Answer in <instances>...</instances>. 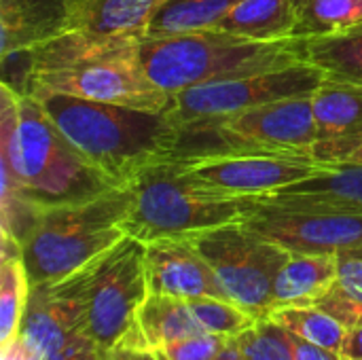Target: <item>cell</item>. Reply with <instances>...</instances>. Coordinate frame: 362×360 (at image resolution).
<instances>
[{
	"instance_id": "obj_23",
	"label": "cell",
	"mask_w": 362,
	"mask_h": 360,
	"mask_svg": "<svg viewBox=\"0 0 362 360\" xmlns=\"http://www.w3.org/2000/svg\"><path fill=\"white\" fill-rule=\"evenodd\" d=\"M362 25V0H299L295 38L346 34Z\"/></svg>"
},
{
	"instance_id": "obj_29",
	"label": "cell",
	"mask_w": 362,
	"mask_h": 360,
	"mask_svg": "<svg viewBox=\"0 0 362 360\" xmlns=\"http://www.w3.org/2000/svg\"><path fill=\"white\" fill-rule=\"evenodd\" d=\"M229 339L231 337L225 335L202 333L165 344L159 350H155V354L159 360H214Z\"/></svg>"
},
{
	"instance_id": "obj_16",
	"label": "cell",
	"mask_w": 362,
	"mask_h": 360,
	"mask_svg": "<svg viewBox=\"0 0 362 360\" xmlns=\"http://www.w3.org/2000/svg\"><path fill=\"white\" fill-rule=\"evenodd\" d=\"M250 199L297 210L362 214V163L322 168L308 180H301L278 193Z\"/></svg>"
},
{
	"instance_id": "obj_6",
	"label": "cell",
	"mask_w": 362,
	"mask_h": 360,
	"mask_svg": "<svg viewBox=\"0 0 362 360\" xmlns=\"http://www.w3.org/2000/svg\"><path fill=\"white\" fill-rule=\"evenodd\" d=\"M127 187L132 189V206L123 231L142 244L193 238L244 221L252 206L244 197H221L204 191L178 159L148 166Z\"/></svg>"
},
{
	"instance_id": "obj_3",
	"label": "cell",
	"mask_w": 362,
	"mask_h": 360,
	"mask_svg": "<svg viewBox=\"0 0 362 360\" xmlns=\"http://www.w3.org/2000/svg\"><path fill=\"white\" fill-rule=\"evenodd\" d=\"M42 104L72 146L117 187H127L148 166L172 159L178 125L168 112L70 95H47Z\"/></svg>"
},
{
	"instance_id": "obj_24",
	"label": "cell",
	"mask_w": 362,
	"mask_h": 360,
	"mask_svg": "<svg viewBox=\"0 0 362 360\" xmlns=\"http://www.w3.org/2000/svg\"><path fill=\"white\" fill-rule=\"evenodd\" d=\"M238 2L240 0H172L153 17L144 36H170L214 28Z\"/></svg>"
},
{
	"instance_id": "obj_25",
	"label": "cell",
	"mask_w": 362,
	"mask_h": 360,
	"mask_svg": "<svg viewBox=\"0 0 362 360\" xmlns=\"http://www.w3.org/2000/svg\"><path fill=\"white\" fill-rule=\"evenodd\" d=\"M32 282L21 255L2 257L0 265V346L17 337Z\"/></svg>"
},
{
	"instance_id": "obj_7",
	"label": "cell",
	"mask_w": 362,
	"mask_h": 360,
	"mask_svg": "<svg viewBox=\"0 0 362 360\" xmlns=\"http://www.w3.org/2000/svg\"><path fill=\"white\" fill-rule=\"evenodd\" d=\"M314 95V93H312ZM312 95L284 98L227 117L178 125L172 159L193 161L223 155L291 153L312 155L316 123Z\"/></svg>"
},
{
	"instance_id": "obj_15",
	"label": "cell",
	"mask_w": 362,
	"mask_h": 360,
	"mask_svg": "<svg viewBox=\"0 0 362 360\" xmlns=\"http://www.w3.org/2000/svg\"><path fill=\"white\" fill-rule=\"evenodd\" d=\"M144 246L148 295L174 299H227L212 267L191 238H168Z\"/></svg>"
},
{
	"instance_id": "obj_39",
	"label": "cell",
	"mask_w": 362,
	"mask_h": 360,
	"mask_svg": "<svg viewBox=\"0 0 362 360\" xmlns=\"http://www.w3.org/2000/svg\"><path fill=\"white\" fill-rule=\"evenodd\" d=\"M352 32H361V34H362V25H358V28H354Z\"/></svg>"
},
{
	"instance_id": "obj_11",
	"label": "cell",
	"mask_w": 362,
	"mask_h": 360,
	"mask_svg": "<svg viewBox=\"0 0 362 360\" xmlns=\"http://www.w3.org/2000/svg\"><path fill=\"white\" fill-rule=\"evenodd\" d=\"M204 191L221 197H265L316 176L322 166L310 155L252 153L182 161Z\"/></svg>"
},
{
	"instance_id": "obj_38",
	"label": "cell",
	"mask_w": 362,
	"mask_h": 360,
	"mask_svg": "<svg viewBox=\"0 0 362 360\" xmlns=\"http://www.w3.org/2000/svg\"><path fill=\"white\" fill-rule=\"evenodd\" d=\"M348 163H362V146L352 155V159H350Z\"/></svg>"
},
{
	"instance_id": "obj_1",
	"label": "cell",
	"mask_w": 362,
	"mask_h": 360,
	"mask_svg": "<svg viewBox=\"0 0 362 360\" xmlns=\"http://www.w3.org/2000/svg\"><path fill=\"white\" fill-rule=\"evenodd\" d=\"M140 42L142 36L136 34L68 30L23 53L25 64L17 91L38 100L70 95L168 112L172 95L148 76Z\"/></svg>"
},
{
	"instance_id": "obj_27",
	"label": "cell",
	"mask_w": 362,
	"mask_h": 360,
	"mask_svg": "<svg viewBox=\"0 0 362 360\" xmlns=\"http://www.w3.org/2000/svg\"><path fill=\"white\" fill-rule=\"evenodd\" d=\"M187 301H189L199 327L204 329V333L240 337L244 331L252 329L259 323L246 310H242L240 306H235L227 299L204 297V299H187Z\"/></svg>"
},
{
	"instance_id": "obj_26",
	"label": "cell",
	"mask_w": 362,
	"mask_h": 360,
	"mask_svg": "<svg viewBox=\"0 0 362 360\" xmlns=\"http://www.w3.org/2000/svg\"><path fill=\"white\" fill-rule=\"evenodd\" d=\"M269 318L274 323H278L280 327H284L286 331H291L312 344L329 348L333 352H341L344 342L348 337V329L337 318H333L331 314L320 310L318 306L280 308V310H274L269 314Z\"/></svg>"
},
{
	"instance_id": "obj_31",
	"label": "cell",
	"mask_w": 362,
	"mask_h": 360,
	"mask_svg": "<svg viewBox=\"0 0 362 360\" xmlns=\"http://www.w3.org/2000/svg\"><path fill=\"white\" fill-rule=\"evenodd\" d=\"M339 284L362 299V244L337 252Z\"/></svg>"
},
{
	"instance_id": "obj_18",
	"label": "cell",
	"mask_w": 362,
	"mask_h": 360,
	"mask_svg": "<svg viewBox=\"0 0 362 360\" xmlns=\"http://www.w3.org/2000/svg\"><path fill=\"white\" fill-rule=\"evenodd\" d=\"M337 278V255L291 252L274 282V310L318 306Z\"/></svg>"
},
{
	"instance_id": "obj_34",
	"label": "cell",
	"mask_w": 362,
	"mask_h": 360,
	"mask_svg": "<svg viewBox=\"0 0 362 360\" xmlns=\"http://www.w3.org/2000/svg\"><path fill=\"white\" fill-rule=\"evenodd\" d=\"M0 354H2V360H42V356L36 354L19 335L13 337L8 344L0 346Z\"/></svg>"
},
{
	"instance_id": "obj_13",
	"label": "cell",
	"mask_w": 362,
	"mask_h": 360,
	"mask_svg": "<svg viewBox=\"0 0 362 360\" xmlns=\"http://www.w3.org/2000/svg\"><path fill=\"white\" fill-rule=\"evenodd\" d=\"M85 267L55 282L32 284L19 337L42 359L85 333Z\"/></svg>"
},
{
	"instance_id": "obj_14",
	"label": "cell",
	"mask_w": 362,
	"mask_h": 360,
	"mask_svg": "<svg viewBox=\"0 0 362 360\" xmlns=\"http://www.w3.org/2000/svg\"><path fill=\"white\" fill-rule=\"evenodd\" d=\"M312 108L314 159L322 168L348 163L362 146V85L325 79L312 95Z\"/></svg>"
},
{
	"instance_id": "obj_35",
	"label": "cell",
	"mask_w": 362,
	"mask_h": 360,
	"mask_svg": "<svg viewBox=\"0 0 362 360\" xmlns=\"http://www.w3.org/2000/svg\"><path fill=\"white\" fill-rule=\"evenodd\" d=\"M102 360H159L155 352L151 350H142V348H125V346H117L108 352L102 354Z\"/></svg>"
},
{
	"instance_id": "obj_37",
	"label": "cell",
	"mask_w": 362,
	"mask_h": 360,
	"mask_svg": "<svg viewBox=\"0 0 362 360\" xmlns=\"http://www.w3.org/2000/svg\"><path fill=\"white\" fill-rule=\"evenodd\" d=\"M214 360H248V359H246V354H244V350H242L240 339H238V337H231V339L225 344V348L216 354V359Z\"/></svg>"
},
{
	"instance_id": "obj_32",
	"label": "cell",
	"mask_w": 362,
	"mask_h": 360,
	"mask_svg": "<svg viewBox=\"0 0 362 360\" xmlns=\"http://www.w3.org/2000/svg\"><path fill=\"white\" fill-rule=\"evenodd\" d=\"M42 360H102V352L85 333H81Z\"/></svg>"
},
{
	"instance_id": "obj_30",
	"label": "cell",
	"mask_w": 362,
	"mask_h": 360,
	"mask_svg": "<svg viewBox=\"0 0 362 360\" xmlns=\"http://www.w3.org/2000/svg\"><path fill=\"white\" fill-rule=\"evenodd\" d=\"M318 308L337 318L348 331L362 325V299L352 295L348 289L339 284V280L333 284V289L318 301Z\"/></svg>"
},
{
	"instance_id": "obj_2",
	"label": "cell",
	"mask_w": 362,
	"mask_h": 360,
	"mask_svg": "<svg viewBox=\"0 0 362 360\" xmlns=\"http://www.w3.org/2000/svg\"><path fill=\"white\" fill-rule=\"evenodd\" d=\"M0 199L38 208L81 204L117 185L102 176L62 134L42 100L0 85Z\"/></svg>"
},
{
	"instance_id": "obj_12",
	"label": "cell",
	"mask_w": 362,
	"mask_h": 360,
	"mask_svg": "<svg viewBox=\"0 0 362 360\" xmlns=\"http://www.w3.org/2000/svg\"><path fill=\"white\" fill-rule=\"evenodd\" d=\"M244 223L288 252L337 255L362 244V214L297 210L250 199Z\"/></svg>"
},
{
	"instance_id": "obj_10",
	"label": "cell",
	"mask_w": 362,
	"mask_h": 360,
	"mask_svg": "<svg viewBox=\"0 0 362 360\" xmlns=\"http://www.w3.org/2000/svg\"><path fill=\"white\" fill-rule=\"evenodd\" d=\"M322 70L308 62H297L284 68L204 83L178 91L172 95V106L168 115L174 119L176 125L197 119L227 117L244 108L276 100L312 95L322 85Z\"/></svg>"
},
{
	"instance_id": "obj_19",
	"label": "cell",
	"mask_w": 362,
	"mask_h": 360,
	"mask_svg": "<svg viewBox=\"0 0 362 360\" xmlns=\"http://www.w3.org/2000/svg\"><path fill=\"white\" fill-rule=\"evenodd\" d=\"M202 333L204 329L199 327L187 299L148 295L138 312L134 333L121 346L155 352L165 344Z\"/></svg>"
},
{
	"instance_id": "obj_36",
	"label": "cell",
	"mask_w": 362,
	"mask_h": 360,
	"mask_svg": "<svg viewBox=\"0 0 362 360\" xmlns=\"http://www.w3.org/2000/svg\"><path fill=\"white\" fill-rule=\"evenodd\" d=\"M341 356L346 360H362V325L348 331V337L341 348Z\"/></svg>"
},
{
	"instance_id": "obj_22",
	"label": "cell",
	"mask_w": 362,
	"mask_h": 360,
	"mask_svg": "<svg viewBox=\"0 0 362 360\" xmlns=\"http://www.w3.org/2000/svg\"><path fill=\"white\" fill-rule=\"evenodd\" d=\"M303 62L322 70L329 81L362 85V34L346 32L318 38H301Z\"/></svg>"
},
{
	"instance_id": "obj_17",
	"label": "cell",
	"mask_w": 362,
	"mask_h": 360,
	"mask_svg": "<svg viewBox=\"0 0 362 360\" xmlns=\"http://www.w3.org/2000/svg\"><path fill=\"white\" fill-rule=\"evenodd\" d=\"M72 0H0L2 59L32 51L68 32Z\"/></svg>"
},
{
	"instance_id": "obj_20",
	"label": "cell",
	"mask_w": 362,
	"mask_h": 360,
	"mask_svg": "<svg viewBox=\"0 0 362 360\" xmlns=\"http://www.w3.org/2000/svg\"><path fill=\"white\" fill-rule=\"evenodd\" d=\"M172 0H72L68 30L144 36L153 17Z\"/></svg>"
},
{
	"instance_id": "obj_5",
	"label": "cell",
	"mask_w": 362,
	"mask_h": 360,
	"mask_svg": "<svg viewBox=\"0 0 362 360\" xmlns=\"http://www.w3.org/2000/svg\"><path fill=\"white\" fill-rule=\"evenodd\" d=\"M132 206V189L115 187L93 199L42 208L30 238L21 246L32 284L55 282L83 269L125 238L123 223Z\"/></svg>"
},
{
	"instance_id": "obj_9",
	"label": "cell",
	"mask_w": 362,
	"mask_h": 360,
	"mask_svg": "<svg viewBox=\"0 0 362 360\" xmlns=\"http://www.w3.org/2000/svg\"><path fill=\"white\" fill-rule=\"evenodd\" d=\"M144 244L125 236L85 265V335L104 354L121 346L136 329L148 297Z\"/></svg>"
},
{
	"instance_id": "obj_4",
	"label": "cell",
	"mask_w": 362,
	"mask_h": 360,
	"mask_svg": "<svg viewBox=\"0 0 362 360\" xmlns=\"http://www.w3.org/2000/svg\"><path fill=\"white\" fill-rule=\"evenodd\" d=\"M140 51L148 76L170 95L204 83L303 62L301 38L252 40L221 28H202L170 36H142Z\"/></svg>"
},
{
	"instance_id": "obj_33",
	"label": "cell",
	"mask_w": 362,
	"mask_h": 360,
	"mask_svg": "<svg viewBox=\"0 0 362 360\" xmlns=\"http://www.w3.org/2000/svg\"><path fill=\"white\" fill-rule=\"evenodd\" d=\"M288 339H291V348H293V356L295 360H346L341 356V352H333L329 348H322L318 344H312L295 333L288 331Z\"/></svg>"
},
{
	"instance_id": "obj_8",
	"label": "cell",
	"mask_w": 362,
	"mask_h": 360,
	"mask_svg": "<svg viewBox=\"0 0 362 360\" xmlns=\"http://www.w3.org/2000/svg\"><path fill=\"white\" fill-rule=\"evenodd\" d=\"M212 267L225 297L257 320L274 312V282L288 250L265 240L244 221H235L191 238Z\"/></svg>"
},
{
	"instance_id": "obj_28",
	"label": "cell",
	"mask_w": 362,
	"mask_h": 360,
	"mask_svg": "<svg viewBox=\"0 0 362 360\" xmlns=\"http://www.w3.org/2000/svg\"><path fill=\"white\" fill-rule=\"evenodd\" d=\"M238 339L248 360H295L288 331L272 318L259 320Z\"/></svg>"
},
{
	"instance_id": "obj_21",
	"label": "cell",
	"mask_w": 362,
	"mask_h": 360,
	"mask_svg": "<svg viewBox=\"0 0 362 360\" xmlns=\"http://www.w3.org/2000/svg\"><path fill=\"white\" fill-rule=\"evenodd\" d=\"M299 0H240L214 28L252 40L295 38Z\"/></svg>"
}]
</instances>
